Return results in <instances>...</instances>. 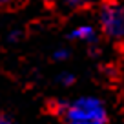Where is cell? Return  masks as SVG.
<instances>
[{
    "instance_id": "obj_1",
    "label": "cell",
    "mask_w": 124,
    "mask_h": 124,
    "mask_svg": "<svg viewBox=\"0 0 124 124\" xmlns=\"http://www.w3.org/2000/svg\"><path fill=\"white\" fill-rule=\"evenodd\" d=\"M49 109L62 124H109V109L97 95L57 99L49 104Z\"/></svg>"
},
{
    "instance_id": "obj_2",
    "label": "cell",
    "mask_w": 124,
    "mask_h": 124,
    "mask_svg": "<svg viewBox=\"0 0 124 124\" xmlns=\"http://www.w3.org/2000/svg\"><path fill=\"white\" fill-rule=\"evenodd\" d=\"M97 27L113 42L124 40V4L119 0H102L97 9Z\"/></svg>"
},
{
    "instance_id": "obj_3",
    "label": "cell",
    "mask_w": 124,
    "mask_h": 124,
    "mask_svg": "<svg viewBox=\"0 0 124 124\" xmlns=\"http://www.w3.org/2000/svg\"><path fill=\"white\" fill-rule=\"evenodd\" d=\"M99 35H101V29L97 26L82 22V24H75L73 27H70V31L66 33V39L71 40V42L86 44V46H97Z\"/></svg>"
},
{
    "instance_id": "obj_4",
    "label": "cell",
    "mask_w": 124,
    "mask_h": 124,
    "mask_svg": "<svg viewBox=\"0 0 124 124\" xmlns=\"http://www.w3.org/2000/svg\"><path fill=\"white\" fill-rule=\"evenodd\" d=\"M55 82H57L58 86H62V88H71V86L77 82V75H75L73 71H70V70H62V71L57 73Z\"/></svg>"
},
{
    "instance_id": "obj_5",
    "label": "cell",
    "mask_w": 124,
    "mask_h": 124,
    "mask_svg": "<svg viewBox=\"0 0 124 124\" xmlns=\"http://www.w3.org/2000/svg\"><path fill=\"white\" fill-rule=\"evenodd\" d=\"M70 57H71V49L64 46H58L51 51V60L53 62H66Z\"/></svg>"
},
{
    "instance_id": "obj_6",
    "label": "cell",
    "mask_w": 124,
    "mask_h": 124,
    "mask_svg": "<svg viewBox=\"0 0 124 124\" xmlns=\"http://www.w3.org/2000/svg\"><path fill=\"white\" fill-rule=\"evenodd\" d=\"M58 2L68 9H84L88 6H91L95 0H58Z\"/></svg>"
},
{
    "instance_id": "obj_7",
    "label": "cell",
    "mask_w": 124,
    "mask_h": 124,
    "mask_svg": "<svg viewBox=\"0 0 124 124\" xmlns=\"http://www.w3.org/2000/svg\"><path fill=\"white\" fill-rule=\"evenodd\" d=\"M22 40V29L20 27H11L6 31V42L8 44H16Z\"/></svg>"
},
{
    "instance_id": "obj_8",
    "label": "cell",
    "mask_w": 124,
    "mask_h": 124,
    "mask_svg": "<svg viewBox=\"0 0 124 124\" xmlns=\"http://www.w3.org/2000/svg\"><path fill=\"white\" fill-rule=\"evenodd\" d=\"M0 124H18V122H16L15 117H11L9 113L2 111V113H0Z\"/></svg>"
},
{
    "instance_id": "obj_9",
    "label": "cell",
    "mask_w": 124,
    "mask_h": 124,
    "mask_svg": "<svg viewBox=\"0 0 124 124\" xmlns=\"http://www.w3.org/2000/svg\"><path fill=\"white\" fill-rule=\"evenodd\" d=\"M15 2H16V0H0V6H2V8H11V6L13 4H15Z\"/></svg>"
},
{
    "instance_id": "obj_10",
    "label": "cell",
    "mask_w": 124,
    "mask_h": 124,
    "mask_svg": "<svg viewBox=\"0 0 124 124\" xmlns=\"http://www.w3.org/2000/svg\"><path fill=\"white\" fill-rule=\"evenodd\" d=\"M39 2H42V4H51V2H55V0H39Z\"/></svg>"
}]
</instances>
